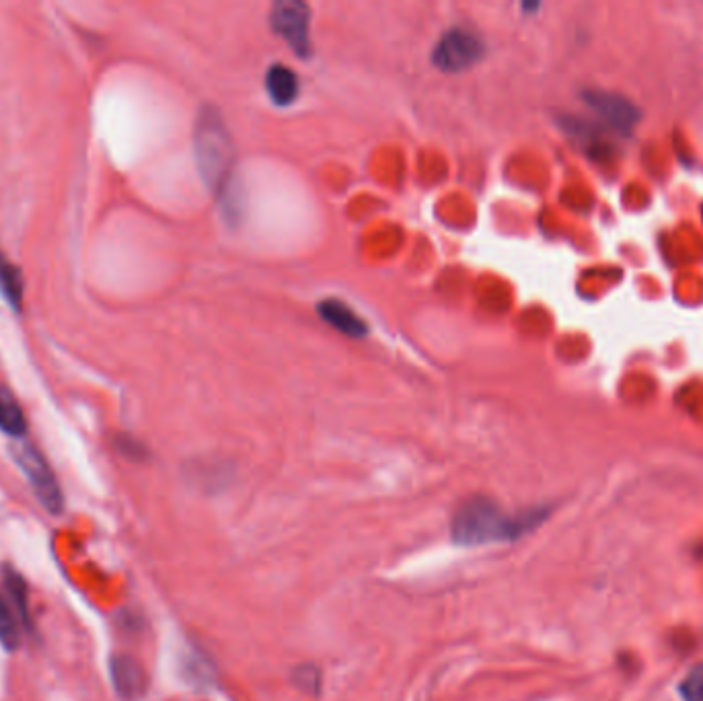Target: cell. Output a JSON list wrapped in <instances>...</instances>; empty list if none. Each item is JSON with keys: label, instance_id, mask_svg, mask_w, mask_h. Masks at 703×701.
Returning <instances> with one entry per match:
<instances>
[{"label": "cell", "instance_id": "1", "mask_svg": "<svg viewBox=\"0 0 703 701\" xmlns=\"http://www.w3.org/2000/svg\"><path fill=\"white\" fill-rule=\"evenodd\" d=\"M541 519L543 512L510 514L486 496H473L455 510L451 537L461 547L506 543L531 531Z\"/></svg>", "mask_w": 703, "mask_h": 701}, {"label": "cell", "instance_id": "2", "mask_svg": "<svg viewBox=\"0 0 703 701\" xmlns=\"http://www.w3.org/2000/svg\"><path fill=\"white\" fill-rule=\"evenodd\" d=\"M196 157L204 181L220 194H225L233 175L235 149L229 130L222 118L204 109L196 128Z\"/></svg>", "mask_w": 703, "mask_h": 701}, {"label": "cell", "instance_id": "3", "mask_svg": "<svg viewBox=\"0 0 703 701\" xmlns=\"http://www.w3.org/2000/svg\"><path fill=\"white\" fill-rule=\"evenodd\" d=\"M11 457L25 475L37 502L52 516H60L64 512V494L60 490L56 473L52 471L42 451L31 445V442L19 440L11 447Z\"/></svg>", "mask_w": 703, "mask_h": 701}, {"label": "cell", "instance_id": "4", "mask_svg": "<svg viewBox=\"0 0 703 701\" xmlns=\"http://www.w3.org/2000/svg\"><path fill=\"white\" fill-rule=\"evenodd\" d=\"M484 54V44L467 29H451L442 35L432 52V62L444 72H461L471 68Z\"/></svg>", "mask_w": 703, "mask_h": 701}, {"label": "cell", "instance_id": "5", "mask_svg": "<svg viewBox=\"0 0 703 701\" xmlns=\"http://www.w3.org/2000/svg\"><path fill=\"white\" fill-rule=\"evenodd\" d=\"M274 31L299 56H309L311 52V15L309 7L299 0H282L276 3L270 15Z\"/></svg>", "mask_w": 703, "mask_h": 701}, {"label": "cell", "instance_id": "6", "mask_svg": "<svg viewBox=\"0 0 703 701\" xmlns=\"http://www.w3.org/2000/svg\"><path fill=\"white\" fill-rule=\"evenodd\" d=\"M584 101L595 109V112L607 120V124L619 128V130H629L638 120H640V112L638 107L611 91H586L584 93Z\"/></svg>", "mask_w": 703, "mask_h": 701}, {"label": "cell", "instance_id": "7", "mask_svg": "<svg viewBox=\"0 0 703 701\" xmlns=\"http://www.w3.org/2000/svg\"><path fill=\"white\" fill-rule=\"evenodd\" d=\"M109 675H111V685H114L116 693L126 699L134 701L140 699L146 691V673L142 669V664L130 656V654H114L109 660Z\"/></svg>", "mask_w": 703, "mask_h": 701}, {"label": "cell", "instance_id": "8", "mask_svg": "<svg viewBox=\"0 0 703 701\" xmlns=\"http://www.w3.org/2000/svg\"><path fill=\"white\" fill-rule=\"evenodd\" d=\"M319 315L331 325V327H336L338 331H342V334L346 336H352V338H360L364 336L368 327L366 323L342 301H336V299H327L319 305Z\"/></svg>", "mask_w": 703, "mask_h": 701}, {"label": "cell", "instance_id": "9", "mask_svg": "<svg viewBox=\"0 0 703 701\" xmlns=\"http://www.w3.org/2000/svg\"><path fill=\"white\" fill-rule=\"evenodd\" d=\"M266 89L274 103L290 105L296 97H299V77H296L290 68L282 64H274L268 70Z\"/></svg>", "mask_w": 703, "mask_h": 701}, {"label": "cell", "instance_id": "10", "mask_svg": "<svg viewBox=\"0 0 703 701\" xmlns=\"http://www.w3.org/2000/svg\"><path fill=\"white\" fill-rule=\"evenodd\" d=\"M27 428V418L17 397L7 387H0V432L21 440L27 434Z\"/></svg>", "mask_w": 703, "mask_h": 701}, {"label": "cell", "instance_id": "11", "mask_svg": "<svg viewBox=\"0 0 703 701\" xmlns=\"http://www.w3.org/2000/svg\"><path fill=\"white\" fill-rule=\"evenodd\" d=\"M0 294H3L13 311H21L23 276H21V270L15 264H11L5 255H0Z\"/></svg>", "mask_w": 703, "mask_h": 701}, {"label": "cell", "instance_id": "12", "mask_svg": "<svg viewBox=\"0 0 703 701\" xmlns=\"http://www.w3.org/2000/svg\"><path fill=\"white\" fill-rule=\"evenodd\" d=\"M3 576H5V586L11 595L13 607L19 615L21 623L29 630V588H27V582L21 578V574L17 570H13L9 566L3 570Z\"/></svg>", "mask_w": 703, "mask_h": 701}, {"label": "cell", "instance_id": "13", "mask_svg": "<svg viewBox=\"0 0 703 701\" xmlns=\"http://www.w3.org/2000/svg\"><path fill=\"white\" fill-rule=\"evenodd\" d=\"M19 615L15 607L5 599L0 597V644L7 652H15L21 642V630H19Z\"/></svg>", "mask_w": 703, "mask_h": 701}, {"label": "cell", "instance_id": "14", "mask_svg": "<svg viewBox=\"0 0 703 701\" xmlns=\"http://www.w3.org/2000/svg\"><path fill=\"white\" fill-rule=\"evenodd\" d=\"M681 693L685 701H703V667H697L687 675L681 685Z\"/></svg>", "mask_w": 703, "mask_h": 701}]
</instances>
